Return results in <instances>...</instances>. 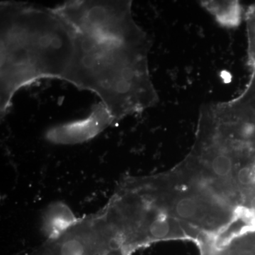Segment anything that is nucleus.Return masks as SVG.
Segmentation results:
<instances>
[{
  "mask_svg": "<svg viewBox=\"0 0 255 255\" xmlns=\"http://www.w3.org/2000/svg\"><path fill=\"white\" fill-rule=\"evenodd\" d=\"M76 32L81 55L73 85L98 95L117 123L157 105L148 41H97Z\"/></svg>",
  "mask_w": 255,
  "mask_h": 255,
  "instance_id": "obj_2",
  "label": "nucleus"
},
{
  "mask_svg": "<svg viewBox=\"0 0 255 255\" xmlns=\"http://www.w3.org/2000/svg\"><path fill=\"white\" fill-rule=\"evenodd\" d=\"M201 6L214 16L220 26L226 28L239 26L243 20V9L238 1H202Z\"/></svg>",
  "mask_w": 255,
  "mask_h": 255,
  "instance_id": "obj_8",
  "label": "nucleus"
},
{
  "mask_svg": "<svg viewBox=\"0 0 255 255\" xmlns=\"http://www.w3.org/2000/svg\"><path fill=\"white\" fill-rule=\"evenodd\" d=\"M162 206L167 215L190 223H201L209 214V208H222L214 204L204 195L179 196L173 201H168L162 192Z\"/></svg>",
  "mask_w": 255,
  "mask_h": 255,
  "instance_id": "obj_6",
  "label": "nucleus"
},
{
  "mask_svg": "<svg viewBox=\"0 0 255 255\" xmlns=\"http://www.w3.org/2000/svg\"><path fill=\"white\" fill-rule=\"evenodd\" d=\"M131 1H67L54 8L77 31L100 41L136 39L145 32L132 17Z\"/></svg>",
  "mask_w": 255,
  "mask_h": 255,
  "instance_id": "obj_3",
  "label": "nucleus"
},
{
  "mask_svg": "<svg viewBox=\"0 0 255 255\" xmlns=\"http://www.w3.org/2000/svg\"><path fill=\"white\" fill-rule=\"evenodd\" d=\"M0 112L4 118L15 94L43 78L71 82L78 64V36L54 9L27 3L0 4Z\"/></svg>",
  "mask_w": 255,
  "mask_h": 255,
  "instance_id": "obj_1",
  "label": "nucleus"
},
{
  "mask_svg": "<svg viewBox=\"0 0 255 255\" xmlns=\"http://www.w3.org/2000/svg\"><path fill=\"white\" fill-rule=\"evenodd\" d=\"M236 181L242 187H249L254 180L253 169L249 165L242 166L236 172Z\"/></svg>",
  "mask_w": 255,
  "mask_h": 255,
  "instance_id": "obj_10",
  "label": "nucleus"
},
{
  "mask_svg": "<svg viewBox=\"0 0 255 255\" xmlns=\"http://www.w3.org/2000/svg\"><path fill=\"white\" fill-rule=\"evenodd\" d=\"M251 206L252 209H253V211H254V212L255 213V196H253V197L252 198L251 201Z\"/></svg>",
  "mask_w": 255,
  "mask_h": 255,
  "instance_id": "obj_11",
  "label": "nucleus"
},
{
  "mask_svg": "<svg viewBox=\"0 0 255 255\" xmlns=\"http://www.w3.org/2000/svg\"><path fill=\"white\" fill-rule=\"evenodd\" d=\"M70 206L63 201H55L45 209L41 230L46 240L55 239L72 227L78 221Z\"/></svg>",
  "mask_w": 255,
  "mask_h": 255,
  "instance_id": "obj_7",
  "label": "nucleus"
},
{
  "mask_svg": "<svg viewBox=\"0 0 255 255\" xmlns=\"http://www.w3.org/2000/svg\"><path fill=\"white\" fill-rule=\"evenodd\" d=\"M117 124L102 102L94 106L85 118L50 128L45 134L48 142L55 145H76L95 138L107 128Z\"/></svg>",
  "mask_w": 255,
  "mask_h": 255,
  "instance_id": "obj_5",
  "label": "nucleus"
},
{
  "mask_svg": "<svg viewBox=\"0 0 255 255\" xmlns=\"http://www.w3.org/2000/svg\"><path fill=\"white\" fill-rule=\"evenodd\" d=\"M24 255H117L110 243L92 223L88 215L59 237L46 240Z\"/></svg>",
  "mask_w": 255,
  "mask_h": 255,
  "instance_id": "obj_4",
  "label": "nucleus"
},
{
  "mask_svg": "<svg viewBox=\"0 0 255 255\" xmlns=\"http://www.w3.org/2000/svg\"><path fill=\"white\" fill-rule=\"evenodd\" d=\"M245 19L248 38V61L252 70L255 68V4L247 10Z\"/></svg>",
  "mask_w": 255,
  "mask_h": 255,
  "instance_id": "obj_9",
  "label": "nucleus"
}]
</instances>
